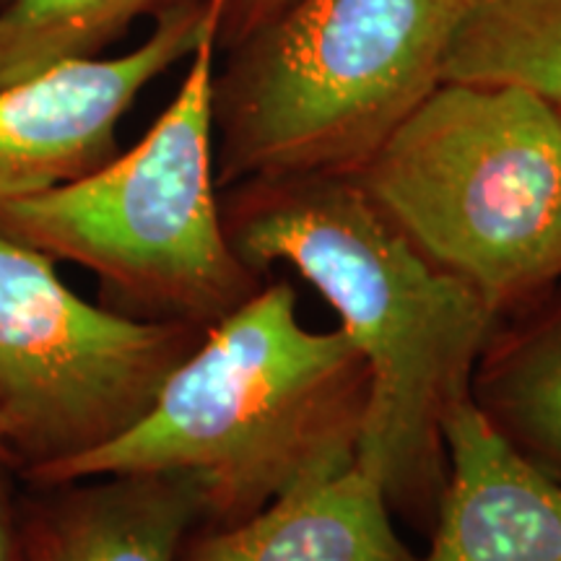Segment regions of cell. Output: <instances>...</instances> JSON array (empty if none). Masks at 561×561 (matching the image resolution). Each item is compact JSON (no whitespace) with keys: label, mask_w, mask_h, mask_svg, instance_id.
Segmentation results:
<instances>
[{"label":"cell","mask_w":561,"mask_h":561,"mask_svg":"<svg viewBox=\"0 0 561 561\" xmlns=\"http://www.w3.org/2000/svg\"><path fill=\"white\" fill-rule=\"evenodd\" d=\"M227 237L261 276L286 265L369 367L356 466L392 515L430 536L447 483L445 419L468 401L500 314L426 261L348 174H271L219 191Z\"/></svg>","instance_id":"cell-1"},{"label":"cell","mask_w":561,"mask_h":561,"mask_svg":"<svg viewBox=\"0 0 561 561\" xmlns=\"http://www.w3.org/2000/svg\"><path fill=\"white\" fill-rule=\"evenodd\" d=\"M369 392V367L346 333L307 328L289 280L265 278L203 333L138 424L45 486L182 473L198 483L203 525L242 523L354 466Z\"/></svg>","instance_id":"cell-2"},{"label":"cell","mask_w":561,"mask_h":561,"mask_svg":"<svg viewBox=\"0 0 561 561\" xmlns=\"http://www.w3.org/2000/svg\"><path fill=\"white\" fill-rule=\"evenodd\" d=\"M458 0H280L210 81L219 191L356 174L442 81Z\"/></svg>","instance_id":"cell-3"},{"label":"cell","mask_w":561,"mask_h":561,"mask_svg":"<svg viewBox=\"0 0 561 561\" xmlns=\"http://www.w3.org/2000/svg\"><path fill=\"white\" fill-rule=\"evenodd\" d=\"M351 178L500 318L561 278V112L528 89L439 81Z\"/></svg>","instance_id":"cell-4"},{"label":"cell","mask_w":561,"mask_h":561,"mask_svg":"<svg viewBox=\"0 0 561 561\" xmlns=\"http://www.w3.org/2000/svg\"><path fill=\"white\" fill-rule=\"evenodd\" d=\"M203 39L178 94L130 151L50 191L0 203V231L102 280L110 310L208 331L265 284L231 248L214 167Z\"/></svg>","instance_id":"cell-5"},{"label":"cell","mask_w":561,"mask_h":561,"mask_svg":"<svg viewBox=\"0 0 561 561\" xmlns=\"http://www.w3.org/2000/svg\"><path fill=\"white\" fill-rule=\"evenodd\" d=\"M203 333L89 305L50 255L0 231V432L13 466L45 486L121 437Z\"/></svg>","instance_id":"cell-6"},{"label":"cell","mask_w":561,"mask_h":561,"mask_svg":"<svg viewBox=\"0 0 561 561\" xmlns=\"http://www.w3.org/2000/svg\"><path fill=\"white\" fill-rule=\"evenodd\" d=\"M144 45L89 58L0 89V203L50 191L117 153V125L138 94L219 32V0L153 19Z\"/></svg>","instance_id":"cell-7"},{"label":"cell","mask_w":561,"mask_h":561,"mask_svg":"<svg viewBox=\"0 0 561 561\" xmlns=\"http://www.w3.org/2000/svg\"><path fill=\"white\" fill-rule=\"evenodd\" d=\"M447 483L419 561H561V483L517 455L471 401L445 419Z\"/></svg>","instance_id":"cell-8"},{"label":"cell","mask_w":561,"mask_h":561,"mask_svg":"<svg viewBox=\"0 0 561 561\" xmlns=\"http://www.w3.org/2000/svg\"><path fill=\"white\" fill-rule=\"evenodd\" d=\"M19 515V561H178L206 520L203 494L182 473H110L53 486Z\"/></svg>","instance_id":"cell-9"},{"label":"cell","mask_w":561,"mask_h":561,"mask_svg":"<svg viewBox=\"0 0 561 561\" xmlns=\"http://www.w3.org/2000/svg\"><path fill=\"white\" fill-rule=\"evenodd\" d=\"M178 561H419L359 466L278 496L234 525H198Z\"/></svg>","instance_id":"cell-10"},{"label":"cell","mask_w":561,"mask_h":561,"mask_svg":"<svg viewBox=\"0 0 561 561\" xmlns=\"http://www.w3.org/2000/svg\"><path fill=\"white\" fill-rule=\"evenodd\" d=\"M468 401L512 450L561 483V278L500 320Z\"/></svg>","instance_id":"cell-11"},{"label":"cell","mask_w":561,"mask_h":561,"mask_svg":"<svg viewBox=\"0 0 561 561\" xmlns=\"http://www.w3.org/2000/svg\"><path fill=\"white\" fill-rule=\"evenodd\" d=\"M442 81L507 83L561 104V0H458Z\"/></svg>","instance_id":"cell-12"},{"label":"cell","mask_w":561,"mask_h":561,"mask_svg":"<svg viewBox=\"0 0 561 561\" xmlns=\"http://www.w3.org/2000/svg\"><path fill=\"white\" fill-rule=\"evenodd\" d=\"M191 3L206 0H0V89L66 62L100 58L133 21Z\"/></svg>","instance_id":"cell-13"},{"label":"cell","mask_w":561,"mask_h":561,"mask_svg":"<svg viewBox=\"0 0 561 561\" xmlns=\"http://www.w3.org/2000/svg\"><path fill=\"white\" fill-rule=\"evenodd\" d=\"M278 3L280 0H221L216 47L227 50L242 34H248L257 21L268 16Z\"/></svg>","instance_id":"cell-14"},{"label":"cell","mask_w":561,"mask_h":561,"mask_svg":"<svg viewBox=\"0 0 561 561\" xmlns=\"http://www.w3.org/2000/svg\"><path fill=\"white\" fill-rule=\"evenodd\" d=\"M0 561H19V512L13 507L3 471H0Z\"/></svg>","instance_id":"cell-15"},{"label":"cell","mask_w":561,"mask_h":561,"mask_svg":"<svg viewBox=\"0 0 561 561\" xmlns=\"http://www.w3.org/2000/svg\"><path fill=\"white\" fill-rule=\"evenodd\" d=\"M0 462H3V466H13L9 447H5V442H3V432H0Z\"/></svg>","instance_id":"cell-16"},{"label":"cell","mask_w":561,"mask_h":561,"mask_svg":"<svg viewBox=\"0 0 561 561\" xmlns=\"http://www.w3.org/2000/svg\"><path fill=\"white\" fill-rule=\"evenodd\" d=\"M557 107H559V112H561V104H557Z\"/></svg>","instance_id":"cell-17"}]
</instances>
